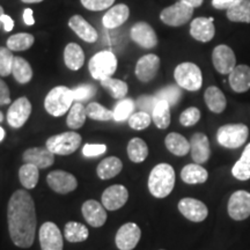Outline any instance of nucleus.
<instances>
[{"label":"nucleus","instance_id":"f257e3e1","mask_svg":"<svg viewBox=\"0 0 250 250\" xmlns=\"http://www.w3.org/2000/svg\"><path fill=\"white\" fill-rule=\"evenodd\" d=\"M8 230L12 242L20 248L33 245L36 232V212L33 197L24 190H17L7 206Z\"/></svg>","mask_w":250,"mask_h":250},{"label":"nucleus","instance_id":"f03ea898","mask_svg":"<svg viewBox=\"0 0 250 250\" xmlns=\"http://www.w3.org/2000/svg\"><path fill=\"white\" fill-rule=\"evenodd\" d=\"M175 187V170L170 165L159 164L151 170L148 190L155 198H166Z\"/></svg>","mask_w":250,"mask_h":250},{"label":"nucleus","instance_id":"7ed1b4c3","mask_svg":"<svg viewBox=\"0 0 250 250\" xmlns=\"http://www.w3.org/2000/svg\"><path fill=\"white\" fill-rule=\"evenodd\" d=\"M73 93L66 86H57L52 88L45 96L44 108L48 114L61 117L70 110L73 104Z\"/></svg>","mask_w":250,"mask_h":250},{"label":"nucleus","instance_id":"20e7f679","mask_svg":"<svg viewBox=\"0 0 250 250\" xmlns=\"http://www.w3.org/2000/svg\"><path fill=\"white\" fill-rule=\"evenodd\" d=\"M175 81L181 88L197 92L203 85V74L201 68L193 62H181L174 71Z\"/></svg>","mask_w":250,"mask_h":250},{"label":"nucleus","instance_id":"39448f33","mask_svg":"<svg viewBox=\"0 0 250 250\" xmlns=\"http://www.w3.org/2000/svg\"><path fill=\"white\" fill-rule=\"evenodd\" d=\"M249 129L246 124H226L218 129L217 140L225 148H239L247 142Z\"/></svg>","mask_w":250,"mask_h":250},{"label":"nucleus","instance_id":"423d86ee","mask_svg":"<svg viewBox=\"0 0 250 250\" xmlns=\"http://www.w3.org/2000/svg\"><path fill=\"white\" fill-rule=\"evenodd\" d=\"M117 58L111 51L98 52L90 58L88 70L95 80H104L111 78L117 70Z\"/></svg>","mask_w":250,"mask_h":250},{"label":"nucleus","instance_id":"0eeeda50","mask_svg":"<svg viewBox=\"0 0 250 250\" xmlns=\"http://www.w3.org/2000/svg\"><path fill=\"white\" fill-rule=\"evenodd\" d=\"M81 139L83 138L79 133L74 132V131H68V132H62L50 137L46 140L45 147L54 154L70 155L80 147Z\"/></svg>","mask_w":250,"mask_h":250},{"label":"nucleus","instance_id":"6e6552de","mask_svg":"<svg viewBox=\"0 0 250 250\" xmlns=\"http://www.w3.org/2000/svg\"><path fill=\"white\" fill-rule=\"evenodd\" d=\"M193 15V8L182 1L175 2L162 9L160 19L165 24L170 27H180L189 22Z\"/></svg>","mask_w":250,"mask_h":250},{"label":"nucleus","instance_id":"1a4fd4ad","mask_svg":"<svg viewBox=\"0 0 250 250\" xmlns=\"http://www.w3.org/2000/svg\"><path fill=\"white\" fill-rule=\"evenodd\" d=\"M227 210L233 220L241 221L250 217V192L237 190L229 197Z\"/></svg>","mask_w":250,"mask_h":250},{"label":"nucleus","instance_id":"9d476101","mask_svg":"<svg viewBox=\"0 0 250 250\" xmlns=\"http://www.w3.org/2000/svg\"><path fill=\"white\" fill-rule=\"evenodd\" d=\"M40 245L42 250H62L64 241L58 226L51 221H46L40 228Z\"/></svg>","mask_w":250,"mask_h":250},{"label":"nucleus","instance_id":"9b49d317","mask_svg":"<svg viewBox=\"0 0 250 250\" xmlns=\"http://www.w3.org/2000/svg\"><path fill=\"white\" fill-rule=\"evenodd\" d=\"M31 114V103L27 98H19L12 103L7 111V123L14 129L22 127Z\"/></svg>","mask_w":250,"mask_h":250},{"label":"nucleus","instance_id":"f8f14e48","mask_svg":"<svg viewBox=\"0 0 250 250\" xmlns=\"http://www.w3.org/2000/svg\"><path fill=\"white\" fill-rule=\"evenodd\" d=\"M46 182L55 192L61 195H66L74 191L78 187V181L74 175L64 170L51 171L46 177Z\"/></svg>","mask_w":250,"mask_h":250},{"label":"nucleus","instance_id":"ddd939ff","mask_svg":"<svg viewBox=\"0 0 250 250\" xmlns=\"http://www.w3.org/2000/svg\"><path fill=\"white\" fill-rule=\"evenodd\" d=\"M142 230L134 223H126L117 230L115 242L120 250H132L139 243Z\"/></svg>","mask_w":250,"mask_h":250},{"label":"nucleus","instance_id":"4468645a","mask_svg":"<svg viewBox=\"0 0 250 250\" xmlns=\"http://www.w3.org/2000/svg\"><path fill=\"white\" fill-rule=\"evenodd\" d=\"M212 62L215 70L221 74H229L236 66L235 54L226 44L215 46L212 52Z\"/></svg>","mask_w":250,"mask_h":250},{"label":"nucleus","instance_id":"2eb2a0df","mask_svg":"<svg viewBox=\"0 0 250 250\" xmlns=\"http://www.w3.org/2000/svg\"><path fill=\"white\" fill-rule=\"evenodd\" d=\"M179 211L192 223H202L208 215V206L198 199L190 197L182 198L179 202Z\"/></svg>","mask_w":250,"mask_h":250},{"label":"nucleus","instance_id":"dca6fc26","mask_svg":"<svg viewBox=\"0 0 250 250\" xmlns=\"http://www.w3.org/2000/svg\"><path fill=\"white\" fill-rule=\"evenodd\" d=\"M129 199V191L122 184H114L107 188L102 193V205L105 210L116 211L123 208Z\"/></svg>","mask_w":250,"mask_h":250},{"label":"nucleus","instance_id":"f3484780","mask_svg":"<svg viewBox=\"0 0 250 250\" xmlns=\"http://www.w3.org/2000/svg\"><path fill=\"white\" fill-rule=\"evenodd\" d=\"M130 36L134 43L144 49H152L158 44V36L154 29L144 21L133 24L131 28Z\"/></svg>","mask_w":250,"mask_h":250},{"label":"nucleus","instance_id":"a211bd4d","mask_svg":"<svg viewBox=\"0 0 250 250\" xmlns=\"http://www.w3.org/2000/svg\"><path fill=\"white\" fill-rule=\"evenodd\" d=\"M159 68H160V58L154 54H148L143 56L137 62L134 73L139 81L149 83L156 77Z\"/></svg>","mask_w":250,"mask_h":250},{"label":"nucleus","instance_id":"6ab92c4d","mask_svg":"<svg viewBox=\"0 0 250 250\" xmlns=\"http://www.w3.org/2000/svg\"><path fill=\"white\" fill-rule=\"evenodd\" d=\"M83 218L92 227L99 228L102 227L107 221V211L105 208L102 205V203H99L94 199L86 201L81 208Z\"/></svg>","mask_w":250,"mask_h":250},{"label":"nucleus","instance_id":"aec40b11","mask_svg":"<svg viewBox=\"0 0 250 250\" xmlns=\"http://www.w3.org/2000/svg\"><path fill=\"white\" fill-rule=\"evenodd\" d=\"M213 21V18L201 17L193 19L190 24V35L199 42H210L215 34Z\"/></svg>","mask_w":250,"mask_h":250},{"label":"nucleus","instance_id":"412c9836","mask_svg":"<svg viewBox=\"0 0 250 250\" xmlns=\"http://www.w3.org/2000/svg\"><path fill=\"white\" fill-rule=\"evenodd\" d=\"M190 152L195 164L203 165L210 159L211 148L208 136L202 132L193 134L190 139Z\"/></svg>","mask_w":250,"mask_h":250},{"label":"nucleus","instance_id":"4be33fe9","mask_svg":"<svg viewBox=\"0 0 250 250\" xmlns=\"http://www.w3.org/2000/svg\"><path fill=\"white\" fill-rule=\"evenodd\" d=\"M22 159L24 164H31L39 169H45L54 165L55 154L46 147H33L24 151Z\"/></svg>","mask_w":250,"mask_h":250},{"label":"nucleus","instance_id":"5701e85b","mask_svg":"<svg viewBox=\"0 0 250 250\" xmlns=\"http://www.w3.org/2000/svg\"><path fill=\"white\" fill-rule=\"evenodd\" d=\"M68 27L87 43H94L99 39V34L95 28L87 22L81 15H73L68 20Z\"/></svg>","mask_w":250,"mask_h":250},{"label":"nucleus","instance_id":"b1692460","mask_svg":"<svg viewBox=\"0 0 250 250\" xmlns=\"http://www.w3.org/2000/svg\"><path fill=\"white\" fill-rule=\"evenodd\" d=\"M130 17V8L125 4H117L108 9L102 19V23L107 29H115L121 27Z\"/></svg>","mask_w":250,"mask_h":250},{"label":"nucleus","instance_id":"393cba45","mask_svg":"<svg viewBox=\"0 0 250 250\" xmlns=\"http://www.w3.org/2000/svg\"><path fill=\"white\" fill-rule=\"evenodd\" d=\"M229 86L235 93H246L250 89V67L248 65H236L229 73Z\"/></svg>","mask_w":250,"mask_h":250},{"label":"nucleus","instance_id":"a878e982","mask_svg":"<svg viewBox=\"0 0 250 250\" xmlns=\"http://www.w3.org/2000/svg\"><path fill=\"white\" fill-rule=\"evenodd\" d=\"M181 179L187 184H202L208 179V173L204 167L198 164H190L184 166L181 170Z\"/></svg>","mask_w":250,"mask_h":250},{"label":"nucleus","instance_id":"bb28decb","mask_svg":"<svg viewBox=\"0 0 250 250\" xmlns=\"http://www.w3.org/2000/svg\"><path fill=\"white\" fill-rule=\"evenodd\" d=\"M123 169V162L117 156H109L100 162L96 174L101 180H110L117 176Z\"/></svg>","mask_w":250,"mask_h":250},{"label":"nucleus","instance_id":"cd10ccee","mask_svg":"<svg viewBox=\"0 0 250 250\" xmlns=\"http://www.w3.org/2000/svg\"><path fill=\"white\" fill-rule=\"evenodd\" d=\"M64 62L70 70H80L85 62V54L83 48L77 43H68L64 50Z\"/></svg>","mask_w":250,"mask_h":250},{"label":"nucleus","instance_id":"c85d7f7f","mask_svg":"<svg viewBox=\"0 0 250 250\" xmlns=\"http://www.w3.org/2000/svg\"><path fill=\"white\" fill-rule=\"evenodd\" d=\"M204 99L208 108L214 114H221L227 107V100L224 93L215 86L208 87L205 90Z\"/></svg>","mask_w":250,"mask_h":250},{"label":"nucleus","instance_id":"c756f323","mask_svg":"<svg viewBox=\"0 0 250 250\" xmlns=\"http://www.w3.org/2000/svg\"><path fill=\"white\" fill-rule=\"evenodd\" d=\"M165 145L168 151L176 156H184L190 152V142L182 134L171 132L166 137Z\"/></svg>","mask_w":250,"mask_h":250},{"label":"nucleus","instance_id":"7c9ffc66","mask_svg":"<svg viewBox=\"0 0 250 250\" xmlns=\"http://www.w3.org/2000/svg\"><path fill=\"white\" fill-rule=\"evenodd\" d=\"M152 121L158 129L165 130L170 124V105L164 100H159L152 112Z\"/></svg>","mask_w":250,"mask_h":250},{"label":"nucleus","instance_id":"2f4dec72","mask_svg":"<svg viewBox=\"0 0 250 250\" xmlns=\"http://www.w3.org/2000/svg\"><path fill=\"white\" fill-rule=\"evenodd\" d=\"M64 236L68 242H83L89 236L88 228L77 221H68L64 227Z\"/></svg>","mask_w":250,"mask_h":250},{"label":"nucleus","instance_id":"473e14b6","mask_svg":"<svg viewBox=\"0 0 250 250\" xmlns=\"http://www.w3.org/2000/svg\"><path fill=\"white\" fill-rule=\"evenodd\" d=\"M232 174L236 180H250V143L246 146L241 158L233 166Z\"/></svg>","mask_w":250,"mask_h":250},{"label":"nucleus","instance_id":"72a5a7b5","mask_svg":"<svg viewBox=\"0 0 250 250\" xmlns=\"http://www.w3.org/2000/svg\"><path fill=\"white\" fill-rule=\"evenodd\" d=\"M12 74H13L14 79L19 83H28L33 78V68L30 64L26 59L21 57H14L13 68H12Z\"/></svg>","mask_w":250,"mask_h":250},{"label":"nucleus","instance_id":"f704fd0d","mask_svg":"<svg viewBox=\"0 0 250 250\" xmlns=\"http://www.w3.org/2000/svg\"><path fill=\"white\" fill-rule=\"evenodd\" d=\"M127 155L130 160L136 164L145 161L148 155L147 144L140 138H132L127 144Z\"/></svg>","mask_w":250,"mask_h":250},{"label":"nucleus","instance_id":"c9c22d12","mask_svg":"<svg viewBox=\"0 0 250 250\" xmlns=\"http://www.w3.org/2000/svg\"><path fill=\"white\" fill-rule=\"evenodd\" d=\"M227 19L233 22L250 23V0H241L227 11Z\"/></svg>","mask_w":250,"mask_h":250},{"label":"nucleus","instance_id":"e433bc0d","mask_svg":"<svg viewBox=\"0 0 250 250\" xmlns=\"http://www.w3.org/2000/svg\"><path fill=\"white\" fill-rule=\"evenodd\" d=\"M86 118H87L86 108L83 107V103L80 102L73 103L71 109L68 110L67 120H66L67 126L73 130L80 129V127L85 124Z\"/></svg>","mask_w":250,"mask_h":250},{"label":"nucleus","instance_id":"4c0bfd02","mask_svg":"<svg viewBox=\"0 0 250 250\" xmlns=\"http://www.w3.org/2000/svg\"><path fill=\"white\" fill-rule=\"evenodd\" d=\"M39 168L31 164H24L19 169V179L26 189H34L39 183Z\"/></svg>","mask_w":250,"mask_h":250},{"label":"nucleus","instance_id":"58836bf2","mask_svg":"<svg viewBox=\"0 0 250 250\" xmlns=\"http://www.w3.org/2000/svg\"><path fill=\"white\" fill-rule=\"evenodd\" d=\"M101 86L116 100H123L129 90V86L126 83L120 79H114V78H107V79L102 80Z\"/></svg>","mask_w":250,"mask_h":250},{"label":"nucleus","instance_id":"ea45409f","mask_svg":"<svg viewBox=\"0 0 250 250\" xmlns=\"http://www.w3.org/2000/svg\"><path fill=\"white\" fill-rule=\"evenodd\" d=\"M35 42V37L28 33H19L9 36L7 40V48L11 51H24L31 48Z\"/></svg>","mask_w":250,"mask_h":250},{"label":"nucleus","instance_id":"a19ab883","mask_svg":"<svg viewBox=\"0 0 250 250\" xmlns=\"http://www.w3.org/2000/svg\"><path fill=\"white\" fill-rule=\"evenodd\" d=\"M86 112L87 117L94 121L108 122L114 120V111L109 110V109L104 108L96 102H90L86 107Z\"/></svg>","mask_w":250,"mask_h":250},{"label":"nucleus","instance_id":"79ce46f5","mask_svg":"<svg viewBox=\"0 0 250 250\" xmlns=\"http://www.w3.org/2000/svg\"><path fill=\"white\" fill-rule=\"evenodd\" d=\"M134 108H136V103L131 99H123L117 103L114 111V121L123 122L129 120L131 115L133 114Z\"/></svg>","mask_w":250,"mask_h":250},{"label":"nucleus","instance_id":"37998d69","mask_svg":"<svg viewBox=\"0 0 250 250\" xmlns=\"http://www.w3.org/2000/svg\"><path fill=\"white\" fill-rule=\"evenodd\" d=\"M155 96L159 100H164V101L168 102V104L173 107V105H176L180 99L182 98V92H181L180 86H167L159 90Z\"/></svg>","mask_w":250,"mask_h":250},{"label":"nucleus","instance_id":"c03bdc74","mask_svg":"<svg viewBox=\"0 0 250 250\" xmlns=\"http://www.w3.org/2000/svg\"><path fill=\"white\" fill-rule=\"evenodd\" d=\"M14 56L6 46H0V76L8 77L12 74Z\"/></svg>","mask_w":250,"mask_h":250},{"label":"nucleus","instance_id":"a18cd8bd","mask_svg":"<svg viewBox=\"0 0 250 250\" xmlns=\"http://www.w3.org/2000/svg\"><path fill=\"white\" fill-rule=\"evenodd\" d=\"M127 122H129L131 129L140 131L149 126V124H151L152 122V116L145 111L133 112V114L131 115V117L127 120Z\"/></svg>","mask_w":250,"mask_h":250},{"label":"nucleus","instance_id":"49530a36","mask_svg":"<svg viewBox=\"0 0 250 250\" xmlns=\"http://www.w3.org/2000/svg\"><path fill=\"white\" fill-rule=\"evenodd\" d=\"M72 93H73L74 101L81 103L92 99L95 95L96 88L93 85H80L74 89H72Z\"/></svg>","mask_w":250,"mask_h":250},{"label":"nucleus","instance_id":"de8ad7c7","mask_svg":"<svg viewBox=\"0 0 250 250\" xmlns=\"http://www.w3.org/2000/svg\"><path fill=\"white\" fill-rule=\"evenodd\" d=\"M201 120V111L198 108L191 107L184 110L180 116V123L183 126H192Z\"/></svg>","mask_w":250,"mask_h":250},{"label":"nucleus","instance_id":"09e8293b","mask_svg":"<svg viewBox=\"0 0 250 250\" xmlns=\"http://www.w3.org/2000/svg\"><path fill=\"white\" fill-rule=\"evenodd\" d=\"M159 99L156 96H152V95H143L139 96L136 101V105L138 107L140 111H145L147 112L152 116V112L154 110L156 103H158Z\"/></svg>","mask_w":250,"mask_h":250},{"label":"nucleus","instance_id":"8fccbe9b","mask_svg":"<svg viewBox=\"0 0 250 250\" xmlns=\"http://www.w3.org/2000/svg\"><path fill=\"white\" fill-rule=\"evenodd\" d=\"M80 1L83 7L88 11L99 12L112 7L115 0H80Z\"/></svg>","mask_w":250,"mask_h":250},{"label":"nucleus","instance_id":"3c124183","mask_svg":"<svg viewBox=\"0 0 250 250\" xmlns=\"http://www.w3.org/2000/svg\"><path fill=\"white\" fill-rule=\"evenodd\" d=\"M105 151H107V146L103 144H86L83 148V154L86 158H93V156L104 154Z\"/></svg>","mask_w":250,"mask_h":250},{"label":"nucleus","instance_id":"603ef678","mask_svg":"<svg viewBox=\"0 0 250 250\" xmlns=\"http://www.w3.org/2000/svg\"><path fill=\"white\" fill-rule=\"evenodd\" d=\"M241 0H212V6L217 9H226L228 11L229 8L239 4Z\"/></svg>","mask_w":250,"mask_h":250},{"label":"nucleus","instance_id":"864d4df0","mask_svg":"<svg viewBox=\"0 0 250 250\" xmlns=\"http://www.w3.org/2000/svg\"><path fill=\"white\" fill-rule=\"evenodd\" d=\"M11 102V94H9L8 86L0 79V105L8 104Z\"/></svg>","mask_w":250,"mask_h":250},{"label":"nucleus","instance_id":"5fc2aeb1","mask_svg":"<svg viewBox=\"0 0 250 250\" xmlns=\"http://www.w3.org/2000/svg\"><path fill=\"white\" fill-rule=\"evenodd\" d=\"M1 24H2V28H4L5 31H12L14 28V21L13 19H12L9 15L7 14H4L1 17Z\"/></svg>","mask_w":250,"mask_h":250},{"label":"nucleus","instance_id":"6e6d98bb","mask_svg":"<svg viewBox=\"0 0 250 250\" xmlns=\"http://www.w3.org/2000/svg\"><path fill=\"white\" fill-rule=\"evenodd\" d=\"M23 21L27 26H34L35 19H34V12L31 8H26L23 12Z\"/></svg>","mask_w":250,"mask_h":250},{"label":"nucleus","instance_id":"4d7b16f0","mask_svg":"<svg viewBox=\"0 0 250 250\" xmlns=\"http://www.w3.org/2000/svg\"><path fill=\"white\" fill-rule=\"evenodd\" d=\"M180 1L184 2V4H187L188 6H190V7L196 8V7H199V6H202L203 5V1H204V0H180Z\"/></svg>","mask_w":250,"mask_h":250},{"label":"nucleus","instance_id":"13d9d810","mask_svg":"<svg viewBox=\"0 0 250 250\" xmlns=\"http://www.w3.org/2000/svg\"><path fill=\"white\" fill-rule=\"evenodd\" d=\"M22 2H26V4H37V2L43 1V0H21Z\"/></svg>","mask_w":250,"mask_h":250},{"label":"nucleus","instance_id":"bf43d9fd","mask_svg":"<svg viewBox=\"0 0 250 250\" xmlns=\"http://www.w3.org/2000/svg\"><path fill=\"white\" fill-rule=\"evenodd\" d=\"M5 130L4 129H2V127L1 126H0V142H2V139H4L5 138Z\"/></svg>","mask_w":250,"mask_h":250},{"label":"nucleus","instance_id":"052dcab7","mask_svg":"<svg viewBox=\"0 0 250 250\" xmlns=\"http://www.w3.org/2000/svg\"><path fill=\"white\" fill-rule=\"evenodd\" d=\"M5 13H4V8L1 7V6H0V28L2 27V24H1V17L2 15H4Z\"/></svg>","mask_w":250,"mask_h":250},{"label":"nucleus","instance_id":"680f3d73","mask_svg":"<svg viewBox=\"0 0 250 250\" xmlns=\"http://www.w3.org/2000/svg\"><path fill=\"white\" fill-rule=\"evenodd\" d=\"M4 121V115H2V112L0 111V122H2Z\"/></svg>","mask_w":250,"mask_h":250},{"label":"nucleus","instance_id":"e2e57ef3","mask_svg":"<svg viewBox=\"0 0 250 250\" xmlns=\"http://www.w3.org/2000/svg\"><path fill=\"white\" fill-rule=\"evenodd\" d=\"M162 250H164V249H162Z\"/></svg>","mask_w":250,"mask_h":250}]
</instances>
